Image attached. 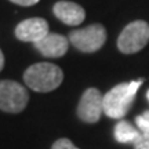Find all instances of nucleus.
I'll use <instances>...</instances> for the list:
<instances>
[{
	"mask_svg": "<svg viewBox=\"0 0 149 149\" xmlns=\"http://www.w3.org/2000/svg\"><path fill=\"white\" fill-rule=\"evenodd\" d=\"M69 42L81 53H95L107 42V29L101 24H93L69 33Z\"/></svg>",
	"mask_w": 149,
	"mask_h": 149,
	"instance_id": "4",
	"label": "nucleus"
},
{
	"mask_svg": "<svg viewBox=\"0 0 149 149\" xmlns=\"http://www.w3.org/2000/svg\"><path fill=\"white\" fill-rule=\"evenodd\" d=\"M68 47H69V39L58 33H48L42 40L35 43V48L47 58L64 57L68 51Z\"/></svg>",
	"mask_w": 149,
	"mask_h": 149,
	"instance_id": "8",
	"label": "nucleus"
},
{
	"mask_svg": "<svg viewBox=\"0 0 149 149\" xmlns=\"http://www.w3.org/2000/svg\"><path fill=\"white\" fill-rule=\"evenodd\" d=\"M3 66H4V55H3L1 50H0V70L3 69Z\"/></svg>",
	"mask_w": 149,
	"mask_h": 149,
	"instance_id": "15",
	"label": "nucleus"
},
{
	"mask_svg": "<svg viewBox=\"0 0 149 149\" xmlns=\"http://www.w3.org/2000/svg\"><path fill=\"white\" fill-rule=\"evenodd\" d=\"M149 42V24L138 19L124 26L117 37V48L123 54H135Z\"/></svg>",
	"mask_w": 149,
	"mask_h": 149,
	"instance_id": "3",
	"label": "nucleus"
},
{
	"mask_svg": "<svg viewBox=\"0 0 149 149\" xmlns=\"http://www.w3.org/2000/svg\"><path fill=\"white\" fill-rule=\"evenodd\" d=\"M48 24L43 18H28L25 21L19 22L15 28V37L21 42L37 43L43 37L48 35Z\"/></svg>",
	"mask_w": 149,
	"mask_h": 149,
	"instance_id": "7",
	"label": "nucleus"
},
{
	"mask_svg": "<svg viewBox=\"0 0 149 149\" xmlns=\"http://www.w3.org/2000/svg\"><path fill=\"white\" fill-rule=\"evenodd\" d=\"M146 98H148V101H149V90L146 91Z\"/></svg>",
	"mask_w": 149,
	"mask_h": 149,
	"instance_id": "16",
	"label": "nucleus"
},
{
	"mask_svg": "<svg viewBox=\"0 0 149 149\" xmlns=\"http://www.w3.org/2000/svg\"><path fill=\"white\" fill-rule=\"evenodd\" d=\"M134 149H149V135H141L134 144Z\"/></svg>",
	"mask_w": 149,
	"mask_h": 149,
	"instance_id": "13",
	"label": "nucleus"
},
{
	"mask_svg": "<svg viewBox=\"0 0 149 149\" xmlns=\"http://www.w3.org/2000/svg\"><path fill=\"white\" fill-rule=\"evenodd\" d=\"M13 3H15L18 6H24V7H29V6H35L37 4L40 0H10Z\"/></svg>",
	"mask_w": 149,
	"mask_h": 149,
	"instance_id": "14",
	"label": "nucleus"
},
{
	"mask_svg": "<svg viewBox=\"0 0 149 149\" xmlns=\"http://www.w3.org/2000/svg\"><path fill=\"white\" fill-rule=\"evenodd\" d=\"M51 149H79L73 145V142L68 138H59L53 144Z\"/></svg>",
	"mask_w": 149,
	"mask_h": 149,
	"instance_id": "12",
	"label": "nucleus"
},
{
	"mask_svg": "<svg viewBox=\"0 0 149 149\" xmlns=\"http://www.w3.org/2000/svg\"><path fill=\"white\" fill-rule=\"evenodd\" d=\"M135 123L138 126V130L141 134L149 135V111L144 112L142 115L135 117Z\"/></svg>",
	"mask_w": 149,
	"mask_h": 149,
	"instance_id": "11",
	"label": "nucleus"
},
{
	"mask_svg": "<svg viewBox=\"0 0 149 149\" xmlns=\"http://www.w3.org/2000/svg\"><path fill=\"white\" fill-rule=\"evenodd\" d=\"M29 94L26 88L14 80H0V111L19 113L28 105Z\"/></svg>",
	"mask_w": 149,
	"mask_h": 149,
	"instance_id": "5",
	"label": "nucleus"
},
{
	"mask_svg": "<svg viewBox=\"0 0 149 149\" xmlns=\"http://www.w3.org/2000/svg\"><path fill=\"white\" fill-rule=\"evenodd\" d=\"M53 13L59 21L69 26H77L86 18V11L81 6L66 0L57 1L53 7Z\"/></svg>",
	"mask_w": 149,
	"mask_h": 149,
	"instance_id": "9",
	"label": "nucleus"
},
{
	"mask_svg": "<svg viewBox=\"0 0 149 149\" xmlns=\"http://www.w3.org/2000/svg\"><path fill=\"white\" fill-rule=\"evenodd\" d=\"M144 80L120 83L104 95V113L111 119H122L133 105L134 98Z\"/></svg>",
	"mask_w": 149,
	"mask_h": 149,
	"instance_id": "1",
	"label": "nucleus"
},
{
	"mask_svg": "<svg viewBox=\"0 0 149 149\" xmlns=\"http://www.w3.org/2000/svg\"><path fill=\"white\" fill-rule=\"evenodd\" d=\"M104 112V95L98 88H87L77 105V116L84 123H97Z\"/></svg>",
	"mask_w": 149,
	"mask_h": 149,
	"instance_id": "6",
	"label": "nucleus"
},
{
	"mask_svg": "<svg viewBox=\"0 0 149 149\" xmlns=\"http://www.w3.org/2000/svg\"><path fill=\"white\" fill-rule=\"evenodd\" d=\"M62 80V69L50 62H39L31 65L24 73V81L31 90L37 93H50L55 90L61 86Z\"/></svg>",
	"mask_w": 149,
	"mask_h": 149,
	"instance_id": "2",
	"label": "nucleus"
},
{
	"mask_svg": "<svg viewBox=\"0 0 149 149\" xmlns=\"http://www.w3.org/2000/svg\"><path fill=\"white\" fill-rule=\"evenodd\" d=\"M141 135L142 134L139 133V130H137L126 120H120L115 127V138L117 142H122V144H128V142L135 144Z\"/></svg>",
	"mask_w": 149,
	"mask_h": 149,
	"instance_id": "10",
	"label": "nucleus"
}]
</instances>
